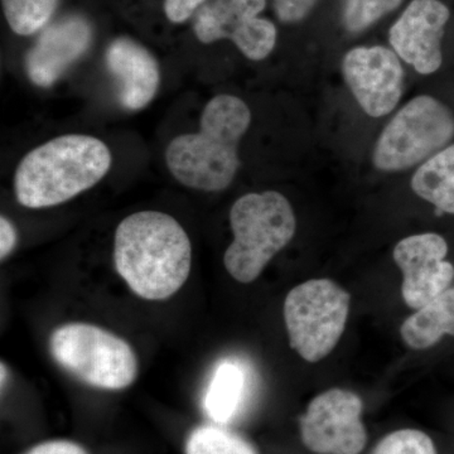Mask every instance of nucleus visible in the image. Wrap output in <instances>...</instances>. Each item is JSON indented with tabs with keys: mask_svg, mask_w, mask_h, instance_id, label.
<instances>
[{
	"mask_svg": "<svg viewBox=\"0 0 454 454\" xmlns=\"http://www.w3.org/2000/svg\"><path fill=\"white\" fill-rule=\"evenodd\" d=\"M114 264L134 294L164 301L186 283L192 247L175 217L160 211L136 212L116 227Z\"/></svg>",
	"mask_w": 454,
	"mask_h": 454,
	"instance_id": "nucleus-1",
	"label": "nucleus"
},
{
	"mask_svg": "<svg viewBox=\"0 0 454 454\" xmlns=\"http://www.w3.org/2000/svg\"><path fill=\"white\" fill-rule=\"evenodd\" d=\"M252 113L241 98L217 95L203 109L200 131L169 143L166 163L179 184L203 192H220L234 181L239 145L249 129Z\"/></svg>",
	"mask_w": 454,
	"mask_h": 454,
	"instance_id": "nucleus-2",
	"label": "nucleus"
},
{
	"mask_svg": "<svg viewBox=\"0 0 454 454\" xmlns=\"http://www.w3.org/2000/svg\"><path fill=\"white\" fill-rule=\"evenodd\" d=\"M112 167L106 143L68 134L33 149L14 175L17 201L28 208L52 207L98 184Z\"/></svg>",
	"mask_w": 454,
	"mask_h": 454,
	"instance_id": "nucleus-3",
	"label": "nucleus"
},
{
	"mask_svg": "<svg viewBox=\"0 0 454 454\" xmlns=\"http://www.w3.org/2000/svg\"><path fill=\"white\" fill-rule=\"evenodd\" d=\"M234 241L223 255L236 282L253 283L295 234L297 220L288 200L277 191L247 193L230 211Z\"/></svg>",
	"mask_w": 454,
	"mask_h": 454,
	"instance_id": "nucleus-4",
	"label": "nucleus"
},
{
	"mask_svg": "<svg viewBox=\"0 0 454 454\" xmlns=\"http://www.w3.org/2000/svg\"><path fill=\"white\" fill-rule=\"evenodd\" d=\"M57 365L77 380L104 390H122L138 376V358L127 340L89 324H68L50 337Z\"/></svg>",
	"mask_w": 454,
	"mask_h": 454,
	"instance_id": "nucleus-5",
	"label": "nucleus"
},
{
	"mask_svg": "<svg viewBox=\"0 0 454 454\" xmlns=\"http://www.w3.org/2000/svg\"><path fill=\"white\" fill-rule=\"evenodd\" d=\"M351 297L330 279H312L293 288L284 301L291 348L303 360L327 357L345 333Z\"/></svg>",
	"mask_w": 454,
	"mask_h": 454,
	"instance_id": "nucleus-6",
	"label": "nucleus"
},
{
	"mask_svg": "<svg viewBox=\"0 0 454 454\" xmlns=\"http://www.w3.org/2000/svg\"><path fill=\"white\" fill-rule=\"evenodd\" d=\"M454 138V115L437 98L422 95L405 104L382 130L372 162L384 172H397L426 162Z\"/></svg>",
	"mask_w": 454,
	"mask_h": 454,
	"instance_id": "nucleus-7",
	"label": "nucleus"
},
{
	"mask_svg": "<svg viewBox=\"0 0 454 454\" xmlns=\"http://www.w3.org/2000/svg\"><path fill=\"white\" fill-rule=\"evenodd\" d=\"M363 409V400L352 391L319 394L301 417V442L316 454H360L367 443Z\"/></svg>",
	"mask_w": 454,
	"mask_h": 454,
	"instance_id": "nucleus-8",
	"label": "nucleus"
},
{
	"mask_svg": "<svg viewBox=\"0 0 454 454\" xmlns=\"http://www.w3.org/2000/svg\"><path fill=\"white\" fill-rule=\"evenodd\" d=\"M267 0H208L199 9L193 32L202 43L221 40L234 42L253 61L267 59L277 43V27L259 14Z\"/></svg>",
	"mask_w": 454,
	"mask_h": 454,
	"instance_id": "nucleus-9",
	"label": "nucleus"
},
{
	"mask_svg": "<svg viewBox=\"0 0 454 454\" xmlns=\"http://www.w3.org/2000/svg\"><path fill=\"white\" fill-rule=\"evenodd\" d=\"M342 73L352 95L372 118L393 112L403 95L404 70L395 51L355 47L343 57Z\"/></svg>",
	"mask_w": 454,
	"mask_h": 454,
	"instance_id": "nucleus-10",
	"label": "nucleus"
},
{
	"mask_svg": "<svg viewBox=\"0 0 454 454\" xmlns=\"http://www.w3.org/2000/svg\"><path fill=\"white\" fill-rule=\"evenodd\" d=\"M447 254L446 239L434 232L408 236L396 244L394 260L404 276L403 298L411 309H422L450 288L454 267Z\"/></svg>",
	"mask_w": 454,
	"mask_h": 454,
	"instance_id": "nucleus-11",
	"label": "nucleus"
},
{
	"mask_svg": "<svg viewBox=\"0 0 454 454\" xmlns=\"http://www.w3.org/2000/svg\"><path fill=\"white\" fill-rule=\"evenodd\" d=\"M450 17L439 0H413L390 28L391 47L417 73L434 74L443 62L442 38Z\"/></svg>",
	"mask_w": 454,
	"mask_h": 454,
	"instance_id": "nucleus-12",
	"label": "nucleus"
},
{
	"mask_svg": "<svg viewBox=\"0 0 454 454\" xmlns=\"http://www.w3.org/2000/svg\"><path fill=\"white\" fill-rule=\"evenodd\" d=\"M92 27L85 17L71 14L42 29L40 37L27 53V76L40 88L59 82L90 49Z\"/></svg>",
	"mask_w": 454,
	"mask_h": 454,
	"instance_id": "nucleus-13",
	"label": "nucleus"
},
{
	"mask_svg": "<svg viewBox=\"0 0 454 454\" xmlns=\"http://www.w3.org/2000/svg\"><path fill=\"white\" fill-rule=\"evenodd\" d=\"M106 65L125 109L136 112L152 103L160 88V66L145 47L129 37L116 38L107 47Z\"/></svg>",
	"mask_w": 454,
	"mask_h": 454,
	"instance_id": "nucleus-14",
	"label": "nucleus"
},
{
	"mask_svg": "<svg viewBox=\"0 0 454 454\" xmlns=\"http://www.w3.org/2000/svg\"><path fill=\"white\" fill-rule=\"evenodd\" d=\"M252 387L249 365L238 357L223 358L215 367L203 394V411L219 426L232 423L247 408Z\"/></svg>",
	"mask_w": 454,
	"mask_h": 454,
	"instance_id": "nucleus-15",
	"label": "nucleus"
},
{
	"mask_svg": "<svg viewBox=\"0 0 454 454\" xmlns=\"http://www.w3.org/2000/svg\"><path fill=\"white\" fill-rule=\"evenodd\" d=\"M400 334L413 349L433 348L446 334L454 337V286L406 318Z\"/></svg>",
	"mask_w": 454,
	"mask_h": 454,
	"instance_id": "nucleus-16",
	"label": "nucleus"
},
{
	"mask_svg": "<svg viewBox=\"0 0 454 454\" xmlns=\"http://www.w3.org/2000/svg\"><path fill=\"white\" fill-rule=\"evenodd\" d=\"M411 188L438 211L454 215V145L432 155L418 168Z\"/></svg>",
	"mask_w": 454,
	"mask_h": 454,
	"instance_id": "nucleus-17",
	"label": "nucleus"
},
{
	"mask_svg": "<svg viewBox=\"0 0 454 454\" xmlns=\"http://www.w3.org/2000/svg\"><path fill=\"white\" fill-rule=\"evenodd\" d=\"M59 0H2L3 12L12 31L32 35L46 28Z\"/></svg>",
	"mask_w": 454,
	"mask_h": 454,
	"instance_id": "nucleus-18",
	"label": "nucleus"
},
{
	"mask_svg": "<svg viewBox=\"0 0 454 454\" xmlns=\"http://www.w3.org/2000/svg\"><path fill=\"white\" fill-rule=\"evenodd\" d=\"M186 454H258L255 448L236 433L221 426L193 429L186 442Z\"/></svg>",
	"mask_w": 454,
	"mask_h": 454,
	"instance_id": "nucleus-19",
	"label": "nucleus"
},
{
	"mask_svg": "<svg viewBox=\"0 0 454 454\" xmlns=\"http://www.w3.org/2000/svg\"><path fill=\"white\" fill-rule=\"evenodd\" d=\"M404 0H343L342 22L349 33H361L395 11Z\"/></svg>",
	"mask_w": 454,
	"mask_h": 454,
	"instance_id": "nucleus-20",
	"label": "nucleus"
},
{
	"mask_svg": "<svg viewBox=\"0 0 454 454\" xmlns=\"http://www.w3.org/2000/svg\"><path fill=\"white\" fill-rule=\"evenodd\" d=\"M372 454H438L434 442L418 429H400L379 442Z\"/></svg>",
	"mask_w": 454,
	"mask_h": 454,
	"instance_id": "nucleus-21",
	"label": "nucleus"
},
{
	"mask_svg": "<svg viewBox=\"0 0 454 454\" xmlns=\"http://www.w3.org/2000/svg\"><path fill=\"white\" fill-rule=\"evenodd\" d=\"M274 11L280 22H301L312 9L316 7L318 0H273Z\"/></svg>",
	"mask_w": 454,
	"mask_h": 454,
	"instance_id": "nucleus-22",
	"label": "nucleus"
},
{
	"mask_svg": "<svg viewBox=\"0 0 454 454\" xmlns=\"http://www.w3.org/2000/svg\"><path fill=\"white\" fill-rule=\"evenodd\" d=\"M208 0H164V13L172 23L190 20Z\"/></svg>",
	"mask_w": 454,
	"mask_h": 454,
	"instance_id": "nucleus-23",
	"label": "nucleus"
},
{
	"mask_svg": "<svg viewBox=\"0 0 454 454\" xmlns=\"http://www.w3.org/2000/svg\"><path fill=\"white\" fill-rule=\"evenodd\" d=\"M26 454H88L85 448L70 441H50L38 444Z\"/></svg>",
	"mask_w": 454,
	"mask_h": 454,
	"instance_id": "nucleus-24",
	"label": "nucleus"
},
{
	"mask_svg": "<svg viewBox=\"0 0 454 454\" xmlns=\"http://www.w3.org/2000/svg\"><path fill=\"white\" fill-rule=\"evenodd\" d=\"M17 244V230L5 216L0 217V258L11 255Z\"/></svg>",
	"mask_w": 454,
	"mask_h": 454,
	"instance_id": "nucleus-25",
	"label": "nucleus"
}]
</instances>
